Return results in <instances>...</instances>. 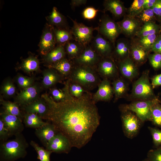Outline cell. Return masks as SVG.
Listing matches in <instances>:
<instances>
[{
	"label": "cell",
	"instance_id": "cell-1",
	"mask_svg": "<svg viewBox=\"0 0 161 161\" xmlns=\"http://www.w3.org/2000/svg\"><path fill=\"white\" fill-rule=\"evenodd\" d=\"M67 81L66 95L59 102L47 94L41 95L48 106L46 120L65 136L72 147L80 148L91 140L100 124L98 109L90 92L79 98L70 93Z\"/></svg>",
	"mask_w": 161,
	"mask_h": 161
},
{
	"label": "cell",
	"instance_id": "cell-2",
	"mask_svg": "<svg viewBox=\"0 0 161 161\" xmlns=\"http://www.w3.org/2000/svg\"><path fill=\"white\" fill-rule=\"evenodd\" d=\"M67 79L80 85L89 92L98 86L101 81L95 69L75 64Z\"/></svg>",
	"mask_w": 161,
	"mask_h": 161
},
{
	"label": "cell",
	"instance_id": "cell-3",
	"mask_svg": "<svg viewBox=\"0 0 161 161\" xmlns=\"http://www.w3.org/2000/svg\"><path fill=\"white\" fill-rule=\"evenodd\" d=\"M12 140L1 142L0 160L1 161H13L24 157L27 154L28 144L21 134L15 136Z\"/></svg>",
	"mask_w": 161,
	"mask_h": 161
},
{
	"label": "cell",
	"instance_id": "cell-4",
	"mask_svg": "<svg viewBox=\"0 0 161 161\" xmlns=\"http://www.w3.org/2000/svg\"><path fill=\"white\" fill-rule=\"evenodd\" d=\"M149 71L147 69L142 73L140 77L133 83L131 92L126 98L131 101L137 100H149L156 98L149 80Z\"/></svg>",
	"mask_w": 161,
	"mask_h": 161
},
{
	"label": "cell",
	"instance_id": "cell-5",
	"mask_svg": "<svg viewBox=\"0 0 161 161\" xmlns=\"http://www.w3.org/2000/svg\"><path fill=\"white\" fill-rule=\"evenodd\" d=\"M119 109L123 131L127 137L132 138L138 134L143 123L134 112L126 108L123 104Z\"/></svg>",
	"mask_w": 161,
	"mask_h": 161
},
{
	"label": "cell",
	"instance_id": "cell-6",
	"mask_svg": "<svg viewBox=\"0 0 161 161\" xmlns=\"http://www.w3.org/2000/svg\"><path fill=\"white\" fill-rule=\"evenodd\" d=\"M97 30L98 33L109 40L114 47L117 38L122 33L117 22L107 15H103L101 18Z\"/></svg>",
	"mask_w": 161,
	"mask_h": 161
},
{
	"label": "cell",
	"instance_id": "cell-7",
	"mask_svg": "<svg viewBox=\"0 0 161 161\" xmlns=\"http://www.w3.org/2000/svg\"><path fill=\"white\" fill-rule=\"evenodd\" d=\"M160 102L161 101L157 97L152 100H133L129 104L123 105L126 108L135 114L144 123L150 121L152 108L154 104Z\"/></svg>",
	"mask_w": 161,
	"mask_h": 161
},
{
	"label": "cell",
	"instance_id": "cell-8",
	"mask_svg": "<svg viewBox=\"0 0 161 161\" xmlns=\"http://www.w3.org/2000/svg\"><path fill=\"white\" fill-rule=\"evenodd\" d=\"M68 17L73 23L71 30L74 39L84 47L89 45L94 38L93 32L94 30H97V27L87 26Z\"/></svg>",
	"mask_w": 161,
	"mask_h": 161
},
{
	"label": "cell",
	"instance_id": "cell-9",
	"mask_svg": "<svg viewBox=\"0 0 161 161\" xmlns=\"http://www.w3.org/2000/svg\"><path fill=\"white\" fill-rule=\"evenodd\" d=\"M96 70L103 79L114 80L119 76L117 64L112 57L102 58Z\"/></svg>",
	"mask_w": 161,
	"mask_h": 161
},
{
	"label": "cell",
	"instance_id": "cell-10",
	"mask_svg": "<svg viewBox=\"0 0 161 161\" xmlns=\"http://www.w3.org/2000/svg\"><path fill=\"white\" fill-rule=\"evenodd\" d=\"M56 44L54 27L47 23L41 36L39 44V52L43 55H45L53 49Z\"/></svg>",
	"mask_w": 161,
	"mask_h": 161
},
{
	"label": "cell",
	"instance_id": "cell-11",
	"mask_svg": "<svg viewBox=\"0 0 161 161\" xmlns=\"http://www.w3.org/2000/svg\"><path fill=\"white\" fill-rule=\"evenodd\" d=\"M102 58L91 45H88L84 47L80 54L72 61L75 65L90 67L96 69Z\"/></svg>",
	"mask_w": 161,
	"mask_h": 161
},
{
	"label": "cell",
	"instance_id": "cell-12",
	"mask_svg": "<svg viewBox=\"0 0 161 161\" xmlns=\"http://www.w3.org/2000/svg\"><path fill=\"white\" fill-rule=\"evenodd\" d=\"M41 90L40 86L37 83L22 89L16 96L14 102L24 107L39 98Z\"/></svg>",
	"mask_w": 161,
	"mask_h": 161
},
{
	"label": "cell",
	"instance_id": "cell-13",
	"mask_svg": "<svg viewBox=\"0 0 161 161\" xmlns=\"http://www.w3.org/2000/svg\"><path fill=\"white\" fill-rule=\"evenodd\" d=\"M46 149L57 153H68L72 147L69 139L58 132L49 141Z\"/></svg>",
	"mask_w": 161,
	"mask_h": 161
},
{
	"label": "cell",
	"instance_id": "cell-14",
	"mask_svg": "<svg viewBox=\"0 0 161 161\" xmlns=\"http://www.w3.org/2000/svg\"><path fill=\"white\" fill-rule=\"evenodd\" d=\"M117 63L119 73L127 81L131 82L138 76V67L129 56Z\"/></svg>",
	"mask_w": 161,
	"mask_h": 161
},
{
	"label": "cell",
	"instance_id": "cell-15",
	"mask_svg": "<svg viewBox=\"0 0 161 161\" xmlns=\"http://www.w3.org/2000/svg\"><path fill=\"white\" fill-rule=\"evenodd\" d=\"M150 52L146 50L136 38L130 41L129 57L138 67L144 64L148 59Z\"/></svg>",
	"mask_w": 161,
	"mask_h": 161
},
{
	"label": "cell",
	"instance_id": "cell-16",
	"mask_svg": "<svg viewBox=\"0 0 161 161\" xmlns=\"http://www.w3.org/2000/svg\"><path fill=\"white\" fill-rule=\"evenodd\" d=\"M117 23L120 25L122 33L126 36L132 38L137 34L142 25L135 17L125 15L123 20Z\"/></svg>",
	"mask_w": 161,
	"mask_h": 161
},
{
	"label": "cell",
	"instance_id": "cell-17",
	"mask_svg": "<svg viewBox=\"0 0 161 161\" xmlns=\"http://www.w3.org/2000/svg\"><path fill=\"white\" fill-rule=\"evenodd\" d=\"M91 42V47L102 58L112 57V43L101 35L98 33Z\"/></svg>",
	"mask_w": 161,
	"mask_h": 161
},
{
	"label": "cell",
	"instance_id": "cell-18",
	"mask_svg": "<svg viewBox=\"0 0 161 161\" xmlns=\"http://www.w3.org/2000/svg\"><path fill=\"white\" fill-rule=\"evenodd\" d=\"M0 118L2 120L5 128L9 131L11 136H16L21 133L24 127L22 120L18 117L0 112Z\"/></svg>",
	"mask_w": 161,
	"mask_h": 161
},
{
	"label": "cell",
	"instance_id": "cell-19",
	"mask_svg": "<svg viewBox=\"0 0 161 161\" xmlns=\"http://www.w3.org/2000/svg\"><path fill=\"white\" fill-rule=\"evenodd\" d=\"M98 87L97 90L92 95L94 102L96 103L99 101L110 100L113 97L114 93L110 80L106 79H103Z\"/></svg>",
	"mask_w": 161,
	"mask_h": 161
},
{
	"label": "cell",
	"instance_id": "cell-20",
	"mask_svg": "<svg viewBox=\"0 0 161 161\" xmlns=\"http://www.w3.org/2000/svg\"><path fill=\"white\" fill-rule=\"evenodd\" d=\"M27 113L35 114L42 119L46 120L48 111V106L42 97L23 107Z\"/></svg>",
	"mask_w": 161,
	"mask_h": 161
},
{
	"label": "cell",
	"instance_id": "cell-21",
	"mask_svg": "<svg viewBox=\"0 0 161 161\" xmlns=\"http://www.w3.org/2000/svg\"><path fill=\"white\" fill-rule=\"evenodd\" d=\"M130 41L125 38L117 41L114 47L112 57L118 62L129 56Z\"/></svg>",
	"mask_w": 161,
	"mask_h": 161
},
{
	"label": "cell",
	"instance_id": "cell-22",
	"mask_svg": "<svg viewBox=\"0 0 161 161\" xmlns=\"http://www.w3.org/2000/svg\"><path fill=\"white\" fill-rule=\"evenodd\" d=\"M58 132L55 126L48 122L46 125L35 129V134L46 147L49 141Z\"/></svg>",
	"mask_w": 161,
	"mask_h": 161
},
{
	"label": "cell",
	"instance_id": "cell-23",
	"mask_svg": "<svg viewBox=\"0 0 161 161\" xmlns=\"http://www.w3.org/2000/svg\"><path fill=\"white\" fill-rule=\"evenodd\" d=\"M112 84L114 96V102H116L120 98L127 97L129 89L128 81L119 76L113 80Z\"/></svg>",
	"mask_w": 161,
	"mask_h": 161
},
{
	"label": "cell",
	"instance_id": "cell-24",
	"mask_svg": "<svg viewBox=\"0 0 161 161\" xmlns=\"http://www.w3.org/2000/svg\"><path fill=\"white\" fill-rule=\"evenodd\" d=\"M42 85L45 88L54 86L56 84L62 82L65 78L55 69L48 68L43 72Z\"/></svg>",
	"mask_w": 161,
	"mask_h": 161
},
{
	"label": "cell",
	"instance_id": "cell-25",
	"mask_svg": "<svg viewBox=\"0 0 161 161\" xmlns=\"http://www.w3.org/2000/svg\"><path fill=\"white\" fill-rule=\"evenodd\" d=\"M104 11H109L113 15L119 18L125 15L127 9L120 0H106L103 3Z\"/></svg>",
	"mask_w": 161,
	"mask_h": 161
},
{
	"label": "cell",
	"instance_id": "cell-26",
	"mask_svg": "<svg viewBox=\"0 0 161 161\" xmlns=\"http://www.w3.org/2000/svg\"><path fill=\"white\" fill-rule=\"evenodd\" d=\"M46 19L48 23L54 27L69 29L66 18L55 7H53L51 12L46 17Z\"/></svg>",
	"mask_w": 161,
	"mask_h": 161
},
{
	"label": "cell",
	"instance_id": "cell-27",
	"mask_svg": "<svg viewBox=\"0 0 161 161\" xmlns=\"http://www.w3.org/2000/svg\"><path fill=\"white\" fill-rule=\"evenodd\" d=\"M66 55L64 46L57 45L51 51L43 55V60L47 66L61 60Z\"/></svg>",
	"mask_w": 161,
	"mask_h": 161
},
{
	"label": "cell",
	"instance_id": "cell-28",
	"mask_svg": "<svg viewBox=\"0 0 161 161\" xmlns=\"http://www.w3.org/2000/svg\"><path fill=\"white\" fill-rule=\"evenodd\" d=\"M74 65L73 61L66 57L58 61L47 66L48 68L55 69L65 78H68Z\"/></svg>",
	"mask_w": 161,
	"mask_h": 161
},
{
	"label": "cell",
	"instance_id": "cell-29",
	"mask_svg": "<svg viewBox=\"0 0 161 161\" xmlns=\"http://www.w3.org/2000/svg\"><path fill=\"white\" fill-rule=\"evenodd\" d=\"M64 47L68 58L72 61L80 54L84 47L75 40L68 42Z\"/></svg>",
	"mask_w": 161,
	"mask_h": 161
},
{
	"label": "cell",
	"instance_id": "cell-30",
	"mask_svg": "<svg viewBox=\"0 0 161 161\" xmlns=\"http://www.w3.org/2000/svg\"><path fill=\"white\" fill-rule=\"evenodd\" d=\"M57 45L64 46L68 42L74 40L71 29L54 27Z\"/></svg>",
	"mask_w": 161,
	"mask_h": 161
},
{
	"label": "cell",
	"instance_id": "cell-31",
	"mask_svg": "<svg viewBox=\"0 0 161 161\" xmlns=\"http://www.w3.org/2000/svg\"><path fill=\"white\" fill-rule=\"evenodd\" d=\"M42 119L35 114L25 113L23 115V120L26 127L37 129L47 124L48 122H44Z\"/></svg>",
	"mask_w": 161,
	"mask_h": 161
},
{
	"label": "cell",
	"instance_id": "cell-32",
	"mask_svg": "<svg viewBox=\"0 0 161 161\" xmlns=\"http://www.w3.org/2000/svg\"><path fill=\"white\" fill-rule=\"evenodd\" d=\"M161 27L156 22H148L142 24L136 36L140 38L152 34L160 33Z\"/></svg>",
	"mask_w": 161,
	"mask_h": 161
},
{
	"label": "cell",
	"instance_id": "cell-33",
	"mask_svg": "<svg viewBox=\"0 0 161 161\" xmlns=\"http://www.w3.org/2000/svg\"><path fill=\"white\" fill-rule=\"evenodd\" d=\"M39 66V62L38 58L31 55L22 60L20 65V68L24 72L30 73L38 71Z\"/></svg>",
	"mask_w": 161,
	"mask_h": 161
},
{
	"label": "cell",
	"instance_id": "cell-34",
	"mask_svg": "<svg viewBox=\"0 0 161 161\" xmlns=\"http://www.w3.org/2000/svg\"><path fill=\"white\" fill-rule=\"evenodd\" d=\"M0 103L2 106L4 111L2 112L6 114L16 116L23 120L22 115L19 108V106L15 102L4 100L0 99Z\"/></svg>",
	"mask_w": 161,
	"mask_h": 161
},
{
	"label": "cell",
	"instance_id": "cell-35",
	"mask_svg": "<svg viewBox=\"0 0 161 161\" xmlns=\"http://www.w3.org/2000/svg\"><path fill=\"white\" fill-rule=\"evenodd\" d=\"M135 17L142 24L148 22H156V17L152 9H144Z\"/></svg>",
	"mask_w": 161,
	"mask_h": 161
},
{
	"label": "cell",
	"instance_id": "cell-36",
	"mask_svg": "<svg viewBox=\"0 0 161 161\" xmlns=\"http://www.w3.org/2000/svg\"><path fill=\"white\" fill-rule=\"evenodd\" d=\"M160 33L152 34L140 38L137 37L136 38L139 43L143 47L151 52L153 47Z\"/></svg>",
	"mask_w": 161,
	"mask_h": 161
},
{
	"label": "cell",
	"instance_id": "cell-37",
	"mask_svg": "<svg viewBox=\"0 0 161 161\" xmlns=\"http://www.w3.org/2000/svg\"><path fill=\"white\" fill-rule=\"evenodd\" d=\"M158 102L152 106L150 121L157 127L161 128V104Z\"/></svg>",
	"mask_w": 161,
	"mask_h": 161
},
{
	"label": "cell",
	"instance_id": "cell-38",
	"mask_svg": "<svg viewBox=\"0 0 161 161\" xmlns=\"http://www.w3.org/2000/svg\"><path fill=\"white\" fill-rule=\"evenodd\" d=\"M145 0H134L127 10V14L130 16L135 17L144 9Z\"/></svg>",
	"mask_w": 161,
	"mask_h": 161
},
{
	"label": "cell",
	"instance_id": "cell-39",
	"mask_svg": "<svg viewBox=\"0 0 161 161\" xmlns=\"http://www.w3.org/2000/svg\"><path fill=\"white\" fill-rule=\"evenodd\" d=\"M16 92V89L12 81L10 79L5 80L1 87V92L6 97L13 96Z\"/></svg>",
	"mask_w": 161,
	"mask_h": 161
},
{
	"label": "cell",
	"instance_id": "cell-40",
	"mask_svg": "<svg viewBox=\"0 0 161 161\" xmlns=\"http://www.w3.org/2000/svg\"><path fill=\"white\" fill-rule=\"evenodd\" d=\"M30 144L36 151L38 154L37 158L40 161H50V155L52 152V151L40 146L37 143L32 140L30 142Z\"/></svg>",
	"mask_w": 161,
	"mask_h": 161
},
{
	"label": "cell",
	"instance_id": "cell-41",
	"mask_svg": "<svg viewBox=\"0 0 161 161\" xmlns=\"http://www.w3.org/2000/svg\"><path fill=\"white\" fill-rule=\"evenodd\" d=\"M69 89L71 94L73 97L77 98L81 97L85 93L90 92L86 91L79 84L71 82L69 80Z\"/></svg>",
	"mask_w": 161,
	"mask_h": 161
},
{
	"label": "cell",
	"instance_id": "cell-42",
	"mask_svg": "<svg viewBox=\"0 0 161 161\" xmlns=\"http://www.w3.org/2000/svg\"><path fill=\"white\" fill-rule=\"evenodd\" d=\"M67 83L66 81L65 84V86L62 89H58L56 88H52L50 90V93L52 97L54 100L56 102H59L64 100L66 95V89Z\"/></svg>",
	"mask_w": 161,
	"mask_h": 161
},
{
	"label": "cell",
	"instance_id": "cell-43",
	"mask_svg": "<svg viewBox=\"0 0 161 161\" xmlns=\"http://www.w3.org/2000/svg\"><path fill=\"white\" fill-rule=\"evenodd\" d=\"M16 82L18 86L22 89L28 88L34 83V80L32 78L18 75L16 78Z\"/></svg>",
	"mask_w": 161,
	"mask_h": 161
},
{
	"label": "cell",
	"instance_id": "cell-44",
	"mask_svg": "<svg viewBox=\"0 0 161 161\" xmlns=\"http://www.w3.org/2000/svg\"><path fill=\"white\" fill-rule=\"evenodd\" d=\"M148 59L151 66L155 70L161 69V53L158 52L150 53Z\"/></svg>",
	"mask_w": 161,
	"mask_h": 161
},
{
	"label": "cell",
	"instance_id": "cell-45",
	"mask_svg": "<svg viewBox=\"0 0 161 161\" xmlns=\"http://www.w3.org/2000/svg\"><path fill=\"white\" fill-rule=\"evenodd\" d=\"M152 137L153 142L155 148L161 146V130L156 127H148Z\"/></svg>",
	"mask_w": 161,
	"mask_h": 161
},
{
	"label": "cell",
	"instance_id": "cell-46",
	"mask_svg": "<svg viewBox=\"0 0 161 161\" xmlns=\"http://www.w3.org/2000/svg\"><path fill=\"white\" fill-rule=\"evenodd\" d=\"M147 157L150 161H161V146L150 150L147 153Z\"/></svg>",
	"mask_w": 161,
	"mask_h": 161
},
{
	"label": "cell",
	"instance_id": "cell-47",
	"mask_svg": "<svg viewBox=\"0 0 161 161\" xmlns=\"http://www.w3.org/2000/svg\"><path fill=\"white\" fill-rule=\"evenodd\" d=\"M100 10L96 9L92 7H87L83 10L82 15L83 17L86 19L91 20L96 17L98 12Z\"/></svg>",
	"mask_w": 161,
	"mask_h": 161
},
{
	"label": "cell",
	"instance_id": "cell-48",
	"mask_svg": "<svg viewBox=\"0 0 161 161\" xmlns=\"http://www.w3.org/2000/svg\"><path fill=\"white\" fill-rule=\"evenodd\" d=\"M11 136L9 131L5 128L4 123L0 119V140L1 142L7 140V139Z\"/></svg>",
	"mask_w": 161,
	"mask_h": 161
},
{
	"label": "cell",
	"instance_id": "cell-49",
	"mask_svg": "<svg viewBox=\"0 0 161 161\" xmlns=\"http://www.w3.org/2000/svg\"><path fill=\"white\" fill-rule=\"evenodd\" d=\"M152 9L158 22L161 18V0H157Z\"/></svg>",
	"mask_w": 161,
	"mask_h": 161
},
{
	"label": "cell",
	"instance_id": "cell-50",
	"mask_svg": "<svg viewBox=\"0 0 161 161\" xmlns=\"http://www.w3.org/2000/svg\"><path fill=\"white\" fill-rule=\"evenodd\" d=\"M151 80L153 89L161 86V73L154 76L151 78Z\"/></svg>",
	"mask_w": 161,
	"mask_h": 161
},
{
	"label": "cell",
	"instance_id": "cell-51",
	"mask_svg": "<svg viewBox=\"0 0 161 161\" xmlns=\"http://www.w3.org/2000/svg\"><path fill=\"white\" fill-rule=\"evenodd\" d=\"M161 53V33L157 38L151 50V52Z\"/></svg>",
	"mask_w": 161,
	"mask_h": 161
},
{
	"label": "cell",
	"instance_id": "cell-52",
	"mask_svg": "<svg viewBox=\"0 0 161 161\" xmlns=\"http://www.w3.org/2000/svg\"><path fill=\"white\" fill-rule=\"evenodd\" d=\"M87 1V0H72L71 1L70 5L71 8L74 9L77 7L85 4Z\"/></svg>",
	"mask_w": 161,
	"mask_h": 161
},
{
	"label": "cell",
	"instance_id": "cell-53",
	"mask_svg": "<svg viewBox=\"0 0 161 161\" xmlns=\"http://www.w3.org/2000/svg\"><path fill=\"white\" fill-rule=\"evenodd\" d=\"M157 0H145L144 9L152 8L154 7Z\"/></svg>",
	"mask_w": 161,
	"mask_h": 161
},
{
	"label": "cell",
	"instance_id": "cell-54",
	"mask_svg": "<svg viewBox=\"0 0 161 161\" xmlns=\"http://www.w3.org/2000/svg\"><path fill=\"white\" fill-rule=\"evenodd\" d=\"M158 22L159 23V25L161 27V18L160 19Z\"/></svg>",
	"mask_w": 161,
	"mask_h": 161
},
{
	"label": "cell",
	"instance_id": "cell-55",
	"mask_svg": "<svg viewBox=\"0 0 161 161\" xmlns=\"http://www.w3.org/2000/svg\"><path fill=\"white\" fill-rule=\"evenodd\" d=\"M142 161H150L147 158L142 160Z\"/></svg>",
	"mask_w": 161,
	"mask_h": 161
},
{
	"label": "cell",
	"instance_id": "cell-56",
	"mask_svg": "<svg viewBox=\"0 0 161 161\" xmlns=\"http://www.w3.org/2000/svg\"></svg>",
	"mask_w": 161,
	"mask_h": 161
}]
</instances>
